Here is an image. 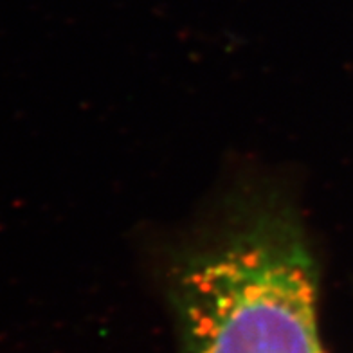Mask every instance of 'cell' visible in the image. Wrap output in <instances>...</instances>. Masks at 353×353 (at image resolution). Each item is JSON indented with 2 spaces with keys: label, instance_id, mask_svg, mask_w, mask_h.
<instances>
[{
  "label": "cell",
  "instance_id": "obj_1",
  "mask_svg": "<svg viewBox=\"0 0 353 353\" xmlns=\"http://www.w3.org/2000/svg\"><path fill=\"white\" fill-rule=\"evenodd\" d=\"M188 353H326L317 269L298 214L270 191L229 205L173 270Z\"/></svg>",
  "mask_w": 353,
  "mask_h": 353
}]
</instances>
